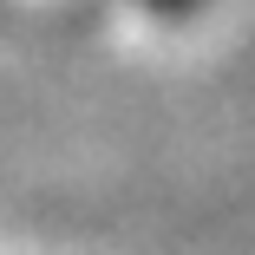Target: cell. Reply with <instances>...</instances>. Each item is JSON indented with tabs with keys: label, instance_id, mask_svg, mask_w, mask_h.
I'll return each instance as SVG.
<instances>
[{
	"label": "cell",
	"instance_id": "1",
	"mask_svg": "<svg viewBox=\"0 0 255 255\" xmlns=\"http://www.w3.org/2000/svg\"><path fill=\"white\" fill-rule=\"evenodd\" d=\"M144 7H150V13H170V20H177V13H196L203 0H144Z\"/></svg>",
	"mask_w": 255,
	"mask_h": 255
}]
</instances>
